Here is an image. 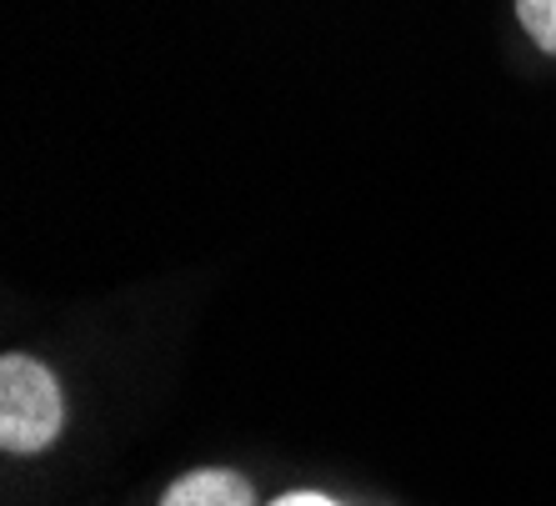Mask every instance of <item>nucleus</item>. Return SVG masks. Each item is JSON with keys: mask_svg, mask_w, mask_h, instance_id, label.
<instances>
[{"mask_svg": "<svg viewBox=\"0 0 556 506\" xmlns=\"http://www.w3.org/2000/svg\"><path fill=\"white\" fill-rule=\"evenodd\" d=\"M65 396L51 366L11 351L0 362V446L11 456H36L61 437Z\"/></svg>", "mask_w": 556, "mask_h": 506, "instance_id": "obj_1", "label": "nucleus"}, {"mask_svg": "<svg viewBox=\"0 0 556 506\" xmlns=\"http://www.w3.org/2000/svg\"><path fill=\"white\" fill-rule=\"evenodd\" d=\"M161 506H256V486L231 467H201L170 481Z\"/></svg>", "mask_w": 556, "mask_h": 506, "instance_id": "obj_2", "label": "nucleus"}, {"mask_svg": "<svg viewBox=\"0 0 556 506\" xmlns=\"http://www.w3.org/2000/svg\"><path fill=\"white\" fill-rule=\"evenodd\" d=\"M271 506H341V502L326 492H286V496H276Z\"/></svg>", "mask_w": 556, "mask_h": 506, "instance_id": "obj_4", "label": "nucleus"}, {"mask_svg": "<svg viewBox=\"0 0 556 506\" xmlns=\"http://www.w3.org/2000/svg\"><path fill=\"white\" fill-rule=\"evenodd\" d=\"M517 21L536 40V51L556 55V0H517Z\"/></svg>", "mask_w": 556, "mask_h": 506, "instance_id": "obj_3", "label": "nucleus"}]
</instances>
